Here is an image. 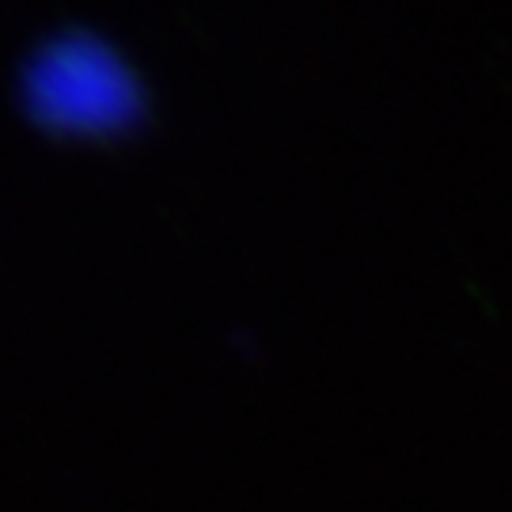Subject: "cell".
I'll return each instance as SVG.
<instances>
[{
  "label": "cell",
  "instance_id": "obj_1",
  "mask_svg": "<svg viewBox=\"0 0 512 512\" xmlns=\"http://www.w3.org/2000/svg\"><path fill=\"white\" fill-rule=\"evenodd\" d=\"M19 107L46 133L107 141L145 118V92L129 61L92 31L38 38L19 65Z\"/></svg>",
  "mask_w": 512,
  "mask_h": 512
}]
</instances>
